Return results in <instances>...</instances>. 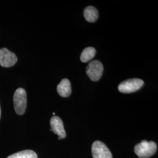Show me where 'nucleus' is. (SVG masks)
<instances>
[{"instance_id": "obj_5", "label": "nucleus", "mask_w": 158, "mask_h": 158, "mask_svg": "<svg viewBox=\"0 0 158 158\" xmlns=\"http://www.w3.org/2000/svg\"><path fill=\"white\" fill-rule=\"evenodd\" d=\"M93 158H113V155L108 147L103 142L97 141L91 147Z\"/></svg>"}, {"instance_id": "obj_7", "label": "nucleus", "mask_w": 158, "mask_h": 158, "mask_svg": "<svg viewBox=\"0 0 158 158\" xmlns=\"http://www.w3.org/2000/svg\"><path fill=\"white\" fill-rule=\"evenodd\" d=\"M50 124L51 131H53L55 134L59 136V138L60 139L66 137V133L64 128L62 120L59 117L53 116L52 118H51Z\"/></svg>"}, {"instance_id": "obj_12", "label": "nucleus", "mask_w": 158, "mask_h": 158, "mask_svg": "<svg viewBox=\"0 0 158 158\" xmlns=\"http://www.w3.org/2000/svg\"><path fill=\"white\" fill-rule=\"evenodd\" d=\"M0 118H1V107H0Z\"/></svg>"}, {"instance_id": "obj_3", "label": "nucleus", "mask_w": 158, "mask_h": 158, "mask_svg": "<svg viewBox=\"0 0 158 158\" xmlns=\"http://www.w3.org/2000/svg\"><path fill=\"white\" fill-rule=\"evenodd\" d=\"M143 85L144 82L141 79H130L122 81L119 85L118 89L122 93L128 94L139 90Z\"/></svg>"}, {"instance_id": "obj_1", "label": "nucleus", "mask_w": 158, "mask_h": 158, "mask_svg": "<svg viewBox=\"0 0 158 158\" xmlns=\"http://www.w3.org/2000/svg\"><path fill=\"white\" fill-rule=\"evenodd\" d=\"M157 151V145L153 141L143 140L136 145L134 151L139 158H148L153 155Z\"/></svg>"}, {"instance_id": "obj_10", "label": "nucleus", "mask_w": 158, "mask_h": 158, "mask_svg": "<svg viewBox=\"0 0 158 158\" xmlns=\"http://www.w3.org/2000/svg\"><path fill=\"white\" fill-rule=\"evenodd\" d=\"M96 53L95 48L93 47L86 48L83 51L81 54L80 60L83 63L88 62L95 56Z\"/></svg>"}, {"instance_id": "obj_8", "label": "nucleus", "mask_w": 158, "mask_h": 158, "mask_svg": "<svg viewBox=\"0 0 158 158\" xmlns=\"http://www.w3.org/2000/svg\"><path fill=\"white\" fill-rule=\"evenodd\" d=\"M58 94L62 97H68L72 93V87L68 79H63L57 86Z\"/></svg>"}, {"instance_id": "obj_4", "label": "nucleus", "mask_w": 158, "mask_h": 158, "mask_svg": "<svg viewBox=\"0 0 158 158\" xmlns=\"http://www.w3.org/2000/svg\"><path fill=\"white\" fill-rule=\"evenodd\" d=\"M103 71V65L98 60L91 62L86 68V73L90 79L93 81H97L101 79Z\"/></svg>"}, {"instance_id": "obj_11", "label": "nucleus", "mask_w": 158, "mask_h": 158, "mask_svg": "<svg viewBox=\"0 0 158 158\" xmlns=\"http://www.w3.org/2000/svg\"><path fill=\"white\" fill-rule=\"evenodd\" d=\"M6 158H38V155L34 151L24 150L15 153Z\"/></svg>"}, {"instance_id": "obj_6", "label": "nucleus", "mask_w": 158, "mask_h": 158, "mask_svg": "<svg viewBox=\"0 0 158 158\" xmlns=\"http://www.w3.org/2000/svg\"><path fill=\"white\" fill-rule=\"evenodd\" d=\"M17 57L15 54L6 48L0 49V66L4 68H10L15 64Z\"/></svg>"}, {"instance_id": "obj_9", "label": "nucleus", "mask_w": 158, "mask_h": 158, "mask_svg": "<svg viewBox=\"0 0 158 158\" xmlns=\"http://www.w3.org/2000/svg\"><path fill=\"white\" fill-rule=\"evenodd\" d=\"M84 17L89 23H94L98 19V12L95 7L89 6L84 10Z\"/></svg>"}, {"instance_id": "obj_2", "label": "nucleus", "mask_w": 158, "mask_h": 158, "mask_svg": "<svg viewBox=\"0 0 158 158\" xmlns=\"http://www.w3.org/2000/svg\"><path fill=\"white\" fill-rule=\"evenodd\" d=\"M13 99L15 112L18 115H23L27 106V96L25 90L18 88L14 94Z\"/></svg>"}]
</instances>
